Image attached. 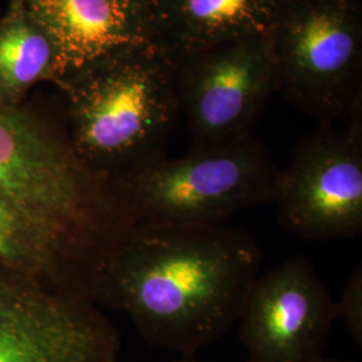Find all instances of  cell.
<instances>
[{
	"instance_id": "obj_1",
	"label": "cell",
	"mask_w": 362,
	"mask_h": 362,
	"mask_svg": "<svg viewBox=\"0 0 362 362\" xmlns=\"http://www.w3.org/2000/svg\"><path fill=\"white\" fill-rule=\"evenodd\" d=\"M262 262L255 236L239 227L134 224L93 302L128 314L151 346L196 357L238 322Z\"/></svg>"
},
{
	"instance_id": "obj_2",
	"label": "cell",
	"mask_w": 362,
	"mask_h": 362,
	"mask_svg": "<svg viewBox=\"0 0 362 362\" xmlns=\"http://www.w3.org/2000/svg\"><path fill=\"white\" fill-rule=\"evenodd\" d=\"M69 143L112 179L167 156L180 119L173 64L160 49L122 52L66 79Z\"/></svg>"
},
{
	"instance_id": "obj_3",
	"label": "cell",
	"mask_w": 362,
	"mask_h": 362,
	"mask_svg": "<svg viewBox=\"0 0 362 362\" xmlns=\"http://www.w3.org/2000/svg\"><path fill=\"white\" fill-rule=\"evenodd\" d=\"M0 194L107 262L134 226L116 181L82 164L19 106L0 101Z\"/></svg>"
},
{
	"instance_id": "obj_4",
	"label": "cell",
	"mask_w": 362,
	"mask_h": 362,
	"mask_svg": "<svg viewBox=\"0 0 362 362\" xmlns=\"http://www.w3.org/2000/svg\"><path fill=\"white\" fill-rule=\"evenodd\" d=\"M279 168L255 136L163 156L116 177L134 224L219 226L274 202Z\"/></svg>"
},
{
	"instance_id": "obj_5",
	"label": "cell",
	"mask_w": 362,
	"mask_h": 362,
	"mask_svg": "<svg viewBox=\"0 0 362 362\" xmlns=\"http://www.w3.org/2000/svg\"><path fill=\"white\" fill-rule=\"evenodd\" d=\"M267 38L290 104L320 124L362 125L360 0H279Z\"/></svg>"
},
{
	"instance_id": "obj_6",
	"label": "cell",
	"mask_w": 362,
	"mask_h": 362,
	"mask_svg": "<svg viewBox=\"0 0 362 362\" xmlns=\"http://www.w3.org/2000/svg\"><path fill=\"white\" fill-rule=\"evenodd\" d=\"M180 116L192 146H216L254 136L276 91L267 35L235 39L172 59Z\"/></svg>"
},
{
	"instance_id": "obj_7",
	"label": "cell",
	"mask_w": 362,
	"mask_h": 362,
	"mask_svg": "<svg viewBox=\"0 0 362 362\" xmlns=\"http://www.w3.org/2000/svg\"><path fill=\"white\" fill-rule=\"evenodd\" d=\"M279 226L309 242L362 233V125L320 127L302 137L279 169L274 202Z\"/></svg>"
},
{
	"instance_id": "obj_8",
	"label": "cell",
	"mask_w": 362,
	"mask_h": 362,
	"mask_svg": "<svg viewBox=\"0 0 362 362\" xmlns=\"http://www.w3.org/2000/svg\"><path fill=\"white\" fill-rule=\"evenodd\" d=\"M97 305L0 270V362H119Z\"/></svg>"
},
{
	"instance_id": "obj_9",
	"label": "cell",
	"mask_w": 362,
	"mask_h": 362,
	"mask_svg": "<svg viewBox=\"0 0 362 362\" xmlns=\"http://www.w3.org/2000/svg\"><path fill=\"white\" fill-rule=\"evenodd\" d=\"M336 302L309 259L296 255L259 274L238 318L246 362L324 358Z\"/></svg>"
},
{
	"instance_id": "obj_10",
	"label": "cell",
	"mask_w": 362,
	"mask_h": 362,
	"mask_svg": "<svg viewBox=\"0 0 362 362\" xmlns=\"http://www.w3.org/2000/svg\"><path fill=\"white\" fill-rule=\"evenodd\" d=\"M52 40L61 85L122 52L157 47L145 0H26Z\"/></svg>"
},
{
	"instance_id": "obj_11",
	"label": "cell",
	"mask_w": 362,
	"mask_h": 362,
	"mask_svg": "<svg viewBox=\"0 0 362 362\" xmlns=\"http://www.w3.org/2000/svg\"><path fill=\"white\" fill-rule=\"evenodd\" d=\"M157 47L170 59L267 35L279 0H145Z\"/></svg>"
},
{
	"instance_id": "obj_12",
	"label": "cell",
	"mask_w": 362,
	"mask_h": 362,
	"mask_svg": "<svg viewBox=\"0 0 362 362\" xmlns=\"http://www.w3.org/2000/svg\"><path fill=\"white\" fill-rule=\"evenodd\" d=\"M43 81L61 85L52 40L26 0H10L0 16V101L19 106L28 90Z\"/></svg>"
},
{
	"instance_id": "obj_13",
	"label": "cell",
	"mask_w": 362,
	"mask_h": 362,
	"mask_svg": "<svg viewBox=\"0 0 362 362\" xmlns=\"http://www.w3.org/2000/svg\"><path fill=\"white\" fill-rule=\"evenodd\" d=\"M336 320L345 325L350 338L362 346V267L350 274L339 300L336 302Z\"/></svg>"
},
{
	"instance_id": "obj_14",
	"label": "cell",
	"mask_w": 362,
	"mask_h": 362,
	"mask_svg": "<svg viewBox=\"0 0 362 362\" xmlns=\"http://www.w3.org/2000/svg\"><path fill=\"white\" fill-rule=\"evenodd\" d=\"M173 362H199L196 360V357H180L179 360Z\"/></svg>"
},
{
	"instance_id": "obj_15",
	"label": "cell",
	"mask_w": 362,
	"mask_h": 362,
	"mask_svg": "<svg viewBox=\"0 0 362 362\" xmlns=\"http://www.w3.org/2000/svg\"><path fill=\"white\" fill-rule=\"evenodd\" d=\"M318 362H354V361H346V360H338V358H326L324 357L322 360H320Z\"/></svg>"
}]
</instances>
